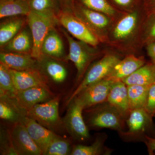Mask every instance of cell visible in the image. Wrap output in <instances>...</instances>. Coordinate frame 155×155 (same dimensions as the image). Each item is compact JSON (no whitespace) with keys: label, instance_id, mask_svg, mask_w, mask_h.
I'll use <instances>...</instances> for the list:
<instances>
[{"label":"cell","instance_id":"cell-1","mask_svg":"<svg viewBox=\"0 0 155 155\" xmlns=\"http://www.w3.org/2000/svg\"><path fill=\"white\" fill-rule=\"evenodd\" d=\"M91 107L87 122L89 127L122 130L126 119L115 107L106 101Z\"/></svg>","mask_w":155,"mask_h":155},{"label":"cell","instance_id":"cell-2","mask_svg":"<svg viewBox=\"0 0 155 155\" xmlns=\"http://www.w3.org/2000/svg\"><path fill=\"white\" fill-rule=\"evenodd\" d=\"M60 100V97H55L46 102L35 105L27 111V116L55 133L64 127L59 116Z\"/></svg>","mask_w":155,"mask_h":155},{"label":"cell","instance_id":"cell-3","mask_svg":"<svg viewBox=\"0 0 155 155\" xmlns=\"http://www.w3.org/2000/svg\"><path fill=\"white\" fill-rule=\"evenodd\" d=\"M58 20L57 18L32 11L27 15V21L33 38V47L31 54L34 58L38 59L42 55L41 47L44 40L48 31L54 27Z\"/></svg>","mask_w":155,"mask_h":155},{"label":"cell","instance_id":"cell-4","mask_svg":"<svg viewBox=\"0 0 155 155\" xmlns=\"http://www.w3.org/2000/svg\"><path fill=\"white\" fill-rule=\"evenodd\" d=\"M120 61L117 56L108 54L94 64L88 70L79 86L70 96L67 102L68 104L90 85L105 78Z\"/></svg>","mask_w":155,"mask_h":155},{"label":"cell","instance_id":"cell-5","mask_svg":"<svg viewBox=\"0 0 155 155\" xmlns=\"http://www.w3.org/2000/svg\"><path fill=\"white\" fill-rule=\"evenodd\" d=\"M68 105L66 115L62 119L64 127L74 139L84 141L89 138L90 135L82 116L83 108L74 100Z\"/></svg>","mask_w":155,"mask_h":155},{"label":"cell","instance_id":"cell-6","mask_svg":"<svg viewBox=\"0 0 155 155\" xmlns=\"http://www.w3.org/2000/svg\"><path fill=\"white\" fill-rule=\"evenodd\" d=\"M115 81L105 78L87 87L72 100L78 103L84 110L105 102Z\"/></svg>","mask_w":155,"mask_h":155},{"label":"cell","instance_id":"cell-7","mask_svg":"<svg viewBox=\"0 0 155 155\" xmlns=\"http://www.w3.org/2000/svg\"><path fill=\"white\" fill-rule=\"evenodd\" d=\"M60 14L58 20L72 36L93 46L98 44L97 37L80 19L68 12H62Z\"/></svg>","mask_w":155,"mask_h":155},{"label":"cell","instance_id":"cell-8","mask_svg":"<svg viewBox=\"0 0 155 155\" xmlns=\"http://www.w3.org/2000/svg\"><path fill=\"white\" fill-rule=\"evenodd\" d=\"M63 32L66 36L69 45V53L66 57L67 61H71L75 64L77 69V79L82 77L90 62L93 57L91 50L85 45L86 43L74 39L65 30Z\"/></svg>","mask_w":155,"mask_h":155},{"label":"cell","instance_id":"cell-9","mask_svg":"<svg viewBox=\"0 0 155 155\" xmlns=\"http://www.w3.org/2000/svg\"><path fill=\"white\" fill-rule=\"evenodd\" d=\"M11 134L14 149L18 155H42L23 123L14 124Z\"/></svg>","mask_w":155,"mask_h":155},{"label":"cell","instance_id":"cell-10","mask_svg":"<svg viewBox=\"0 0 155 155\" xmlns=\"http://www.w3.org/2000/svg\"><path fill=\"white\" fill-rule=\"evenodd\" d=\"M54 97L48 87L38 86L17 91L15 99L21 108L27 111L35 105L46 102Z\"/></svg>","mask_w":155,"mask_h":155},{"label":"cell","instance_id":"cell-11","mask_svg":"<svg viewBox=\"0 0 155 155\" xmlns=\"http://www.w3.org/2000/svg\"><path fill=\"white\" fill-rule=\"evenodd\" d=\"M72 10L75 17L87 25L96 35L110 24V20L104 14L89 9L77 2H75Z\"/></svg>","mask_w":155,"mask_h":155},{"label":"cell","instance_id":"cell-12","mask_svg":"<svg viewBox=\"0 0 155 155\" xmlns=\"http://www.w3.org/2000/svg\"><path fill=\"white\" fill-rule=\"evenodd\" d=\"M22 123L26 127L35 144L41 151L42 155H45L50 143L58 135L27 116L23 118Z\"/></svg>","mask_w":155,"mask_h":155},{"label":"cell","instance_id":"cell-13","mask_svg":"<svg viewBox=\"0 0 155 155\" xmlns=\"http://www.w3.org/2000/svg\"><path fill=\"white\" fill-rule=\"evenodd\" d=\"M0 61L10 69L17 71L39 70L38 61L31 53L4 51L0 53Z\"/></svg>","mask_w":155,"mask_h":155},{"label":"cell","instance_id":"cell-14","mask_svg":"<svg viewBox=\"0 0 155 155\" xmlns=\"http://www.w3.org/2000/svg\"><path fill=\"white\" fill-rule=\"evenodd\" d=\"M10 72L17 91L34 87H48L45 76L39 70L17 71L10 69Z\"/></svg>","mask_w":155,"mask_h":155},{"label":"cell","instance_id":"cell-15","mask_svg":"<svg viewBox=\"0 0 155 155\" xmlns=\"http://www.w3.org/2000/svg\"><path fill=\"white\" fill-rule=\"evenodd\" d=\"M37 60L39 71L54 83H62L67 79V69L57 59L42 55Z\"/></svg>","mask_w":155,"mask_h":155},{"label":"cell","instance_id":"cell-16","mask_svg":"<svg viewBox=\"0 0 155 155\" xmlns=\"http://www.w3.org/2000/svg\"><path fill=\"white\" fill-rule=\"evenodd\" d=\"M27 116V111L21 108L15 98L0 92V117L1 119L15 124L22 123L23 118Z\"/></svg>","mask_w":155,"mask_h":155},{"label":"cell","instance_id":"cell-17","mask_svg":"<svg viewBox=\"0 0 155 155\" xmlns=\"http://www.w3.org/2000/svg\"><path fill=\"white\" fill-rule=\"evenodd\" d=\"M127 118L129 135L142 134L153 129V117L145 109L131 110Z\"/></svg>","mask_w":155,"mask_h":155},{"label":"cell","instance_id":"cell-18","mask_svg":"<svg viewBox=\"0 0 155 155\" xmlns=\"http://www.w3.org/2000/svg\"><path fill=\"white\" fill-rule=\"evenodd\" d=\"M107 101L118 109L125 119L130 112L127 95V86L122 81H117L112 85L109 95Z\"/></svg>","mask_w":155,"mask_h":155},{"label":"cell","instance_id":"cell-19","mask_svg":"<svg viewBox=\"0 0 155 155\" xmlns=\"http://www.w3.org/2000/svg\"><path fill=\"white\" fill-rule=\"evenodd\" d=\"M143 59L130 55L116 64L112 72L105 79L117 81H121L132 74L133 72L144 65Z\"/></svg>","mask_w":155,"mask_h":155},{"label":"cell","instance_id":"cell-20","mask_svg":"<svg viewBox=\"0 0 155 155\" xmlns=\"http://www.w3.org/2000/svg\"><path fill=\"white\" fill-rule=\"evenodd\" d=\"M41 53L42 55L56 59L64 57V48L63 41L54 27L48 31L44 40Z\"/></svg>","mask_w":155,"mask_h":155},{"label":"cell","instance_id":"cell-21","mask_svg":"<svg viewBox=\"0 0 155 155\" xmlns=\"http://www.w3.org/2000/svg\"><path fill=\"white\" fill-rule=\"evenodd\" d=\"M127 85L150 86L155 82V64H144L132 74L122 79Z\"/></svg>","mask_w":155,"mask_h":155},{"label":"cell","instance_id":"cell-22","mask_svg":"<svg viewBox=\"0 0 155 155\" xmlns=\"http://www.w3.org/2000/svg\"><path fill=\"white\" fill-rule=\"evenodd\" d=\"M4 46L5 51L31 53L33 38L30 28H25L20 31Z\"/></svg>","mask_w":155,"mask_h":155},{"label":"cell","instance_id":"cell-23","mask_svg":"<svg viewBox=\"0 0 155 155\" xmlns=\"http://www.w3.org/2000/svg\"><path fill=\"white\" fill-rule=\"evenodd\" d=\"M29 2L26 0H1L0 18L13 17L17 15H27L30 13Z\"/></svg>","mask_w":155,"mask_h":155},{"label":"cell","instance_id":"cell-24","mask_svg":"<svg viewBox=\"0 0 155 155\" xmlns=\"http://www.w3.org/2000/svg\"><path fill=\"white\" fill-rule=\"evenodd\" d=\"M128 102L130 110L145 109L150 86L127 85Z\"/></svg>","mask_w":155,"mask_h":155},{"label":"cell","instance_id":"cell-25","mask_svg":"<svg viewBox=\"0 0 155 155\" xmlns=\"http://www.w3.org/2000/svg\"><path fill=\"white\" fill-rule=\"evenodd\" d=\"M138 20V14L132 12L122 18L114 28L113 35L114 38L122 40L127 38L135 30Z\"/></svg>","mask_w":155,"mask_h":155},{"label":"cell","instance_id":"cell-26","mask_svg":"<svg viewBox=\"0 0 155 155\" xmlns=\"http://www.w3.org/2000/svg\"><path fill=\"white\" fill-rule=\"evenodd\" d=\"M25 23L22 18H14L2 22L0 25V45H5L19 33Z\"/></svg>","mask_w":155,"mask_h":155},{"label":"cell","instance_id":"cell-27","mask_svg":"<svg viewBox=\"0 0 155 155\" xmlns=\"http://www.w3.org/2000/svg\"><path fill=\"white\" fill-rule=\"evenodd\" d=\"M28 2L31 10L38 14L57 18L56 14L60 13L58 0H30Z\"/></svg>","mask_w":155,"mask_h":155},{"label":"cell","instance_id":"cell-28","mask_svg":"<svg viewBox=\"0 0 155 155\" xmlns=\"http://www.w3.org/2000/svg\"><path fill=\"white\" fill-rule=\"evenodd\" d=\"M0 92H2L11 97L15 98L17 90L10 72V69L0 63Z\"/></svg>","mask_w":155,"mask_h":155},{"label":"cell","instance_id":"cell-29","mask_svg":"<svg viewBox=\"0 0 155 155\" xmlns=\"http://www.w3.org/2000/svg\"><path fill=\"white\" fill-rule=\"evenodd\" d=\"M105 139L98 137L96 141L90 146L78 144L72 148V155H97L101 154L104 151V143Z\"/></svg>","mask_w":155,"mask_h":155},{"label":"cell","instance_id":"cell-30","mask_svg":"<svg viewBox=\"0 0 155 155\" xmlns=\"http://www.w3.org/2000/svg\"><path fill=\"white\" fill-rule=\"evenodd\" d=\"M72 150L69 140L57 135L50 143L45 155H71Z\"/></svg>","mask_w":155,"mask_h":155},{"label":"cell","instance_id":"cell-31","mask_svg":"<svg viewBox=\"0 0 155 155\" xmlns=\"http://www.w3.org/2000/svg\"><path fill=\"white\" fill-rule=\"evenodd\" d=\"M75 2L94 11L108 15H113L116 13L114 7L107 0H75Z\"/></svg>","mask_w":155,"mask_h":155},{"label":"cell","instance_id":"cell-32","mask_svg":"<svg viewBox=\"0 0 155 155\" xmlns=\"http://www.w3.org/2000/svg\"><path fill=\"white\" fill-rule=\"evenodd\" d=\"M0 153L3 155H18L14 149L11 137V130L1 128Z\"/></svg>","mask_w":155,"mask_h":155},{"label":"cell","instance_id":"cell-33","mask_svg":"<svg viewBox=\"0 0 155 155\" xmlns=\"http://www.w3.org/2000/svg\"><path fill=\"white\" fill-rule=\"evenodd\" d=\"M144 37L147 44L155 42V13L149 14L146 24Z\"/></svg>","mask_w":155,"mask_h":155},{"label":"cell","instance_id":"cell-34","mask_svg":"<svg viewBox=\"0 0 155 155\" xmlns=\"http://www.w3.org/2000/svg\"><path fill=\"white\" fill-rule=\"evenodd\" d=\"M145 109L152 117H155V82L150 86Z\"/></svg>","mask_w":155,"mask_h":155},{"label":"cell","instance_id":"cell-35","mask_svg":"<svg viewBox=\"0 0 155 155\" xmlns=\"http://www.w3.org/2000/svg\"><path fill=\"white\" fill-rule=\"evenodd\" d=\"M145 143L147 147L148 151L150 155H155V138L146 135Z\"/></svg>","mask_w":155,"mask_h":155},{"label":"cell","instance_id":"cell-36","mask_svg":"<svg viewBox=\"0 0 155 155\" xmlns=\"http://www.w3.org/2000/svg\"><path fill=\"white\" fill-rule=\"evenodd\" d=\"M147 52L151 59L153 64H155V42L147 44Z\"/></svg>","mask_w":155,"mask_h":155},{"label":"cell","instance_id":"cell-37","mask_svg":"<svg viewBox=\"0 0 155 155\" xmlns=\"http://www.w3.org/2000/svg\"><path fill=\"white\" fill-rule=\"evenodd\" d=\"M60 7L66 10L73 9L75 0H58Z\"/></svg>","mask_w":155,"mask_h":155},{"label":"cell","instance_id":"cell-38","mask_svg":"<svg viewBox=\"0 0 155 155\" xmlns=\"http://www.w3.org/2000/svg\"><path fill=\"white\" fill-rule=\"evenodd\" d=\"M145 4L149 14L155 13V0H145Z\"/></svg>","mask_w":155,"mask_h":155},{"label":"cell","instance_id":"cell-39","mask_svg":"<svg viewBox=\"0 0 155 155\" xmlns=\"http://www.w3.org/2000/svg\"><path fill=\"white\" fill-rule=\"evenodd\" d=\"M114 2L117 5L121 6H129L133 2L134 0H114Z\"/></svg>","mask_w":155,"mask_h":155},{"label":"cell","instance_id":"cell-40","mask_svg":"<svg viewBox=\"0 0 155 155\" xmlns=\"http://www.w3.org/2000/svg\"><path fill=\"white\" fill-rule=\"evenodd\" d=\"M2 1H12V0H2Z\"/></svg>","mask_w":155,"mask_h":155},{"label":"cell","instance_id":"cell-41","mask_svg":"<svg viewBox=\"0 0 155 155\" xmlns=\"http://www.w3.org/2000/svg\"><path fill=\"white\" fill-rule=\"evenodd\" d=\"M26 1H28V2H29L30 0H26Z\"/></svg>","mask_w":155,"mask_h":155}]
</instances>
